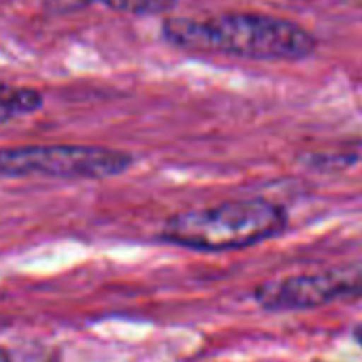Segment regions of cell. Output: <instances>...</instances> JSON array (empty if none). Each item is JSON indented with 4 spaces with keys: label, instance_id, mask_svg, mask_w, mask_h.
Instances as JSON below:
<instances>
[{
    "label": "cell",
    "instance_id": "obj_1",
    "mask_svg": "<svg viewBox=\"0 0 362 362\" xmlns=\"http://www.w3.org/2000/svg\"><path fill=\"white\" fill-rule=\"evenodd\" d=\"M162 37L177 49L260 62L309 58L317 41L300 24L267 13H218L207 18H168Z\"/></svg>",
    "mask_w": 362,
    "mask_h": 362
},
{
    "label": "cell",
    "instance_id": "obj_2",
    "mask_svg": "<svg viewBox=\"0 0 362 362\" xmlns=\"http://www.w3.org/2000/svg\"><path fill=\"white\" fill-rule=\"evenodd\" d=\"M288 224L286 207L273 201L235 199L168 216L158 239L181 250L222 254L267 243L284 235Z\"/></svg>",
    "mask_w": 362,
    "mask_h": 362
},
{
    "label": "cell",
    "instance_id": "obj_8",
    "mask_svg": "<svg viewBox=\"0 0 362 362\" xmlns=\"http://www.w3.org/2000/svg\"><path fill=\"white\" fill-rule=\"evenodd\" d=\"M351 337H354V341H356V343L360 345V349H362V324H356V326H354Z\"/></svg>",
    "mask_w": 362,
    "mask_h": 362
},
{
    "label": "cell",
    "instance_id": "obj_4",
    "mask_svg": "<svg viewBox=\"0 0 362 362\" xmlns=\"http://www.w3.org/2000/svg\"><path fill=\"white\" fill-rule=\"evenodd\" d=\"M354 296H362L360 269H328L275 277L254 288V300L264 311H307Z\"/></svg>",
    "mask_w": 362,
    "mask_h": 362
},
{
    "label": "cell",
    "instance_id": "obj_9",
    "mask_svg": "<svg viewBox=\"0 0 362 362\" xmlns=\"http://www.w3.org/2000/svg\"><path fill=\"white\" fill-rule=\"evenodd\" d=\"M0 362H11V356L7 354V349L0 347Z\"/></svg>",
    "mask_w": 362,
    "mask_h": 362
},
{
    "label": "cell",
    "instance_id": "obj_7",
    "mask_svg": "<svg viewBox=\"0 0 362 362\" xmlns=\"http://www.w3.org/2000/svg\"><path fill=\"white\" fill-rule=\"evenodd\" d=\"M358 162L354 153H309L305 158V166L315 173H341Z\"/></svg>",
    "mask_w": 362,
    "mask_h": 362
},
{
    "label": "cell",
    "instance_id": "obj_6",
    "mask_svg": "<svg viewBox=\"0 0 362 362\" xmlns=\"http://www.w3.org/2000/svg\"><path fill=\"white\" fill-rule=\"evenodd\" d=\"M88 3H98L119 13L156 16V13L170 11L177 5V0H88Z\"/></svg>",
    "mask_w": 362,
    "mask_h": 362
},
{
    "label": "cell",
    "instance_id": "obj_3",
    "mask_svg": "<svg viewBox=\"0 0 362 362\" xmlns=\"http://www.w3.org/2000/svg\"><path fill=\"white\" fill-rule=\"evenodd\" d=\"M134 156L103 145L0 147V175L52 179H109L124 175Z\"/></svg>",
    "mask_w": 362,
    "mask_h": 362
},
{
    "label": "cell",
    "instance_id": "obj_5",
    "mask_svg": "<svg viewBox=\"0 0 362 362\" xmlns=\"http://www.w3.org/2000/svg\"><path fill=\"white\" fill-rule=\"evenodd\" d=\"M43 107V94L26 86L0 83V124L30 115Z\"/></svg>",
    "mask_w": 362,
    "mask_h": 362
}]
</instances>
